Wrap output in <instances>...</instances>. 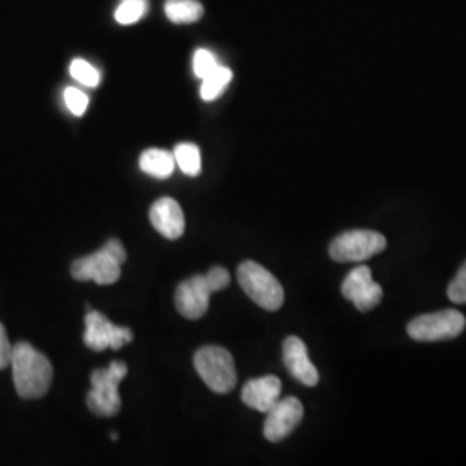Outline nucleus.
<instances>
[{
  "instance_id": "f257e3e1",
  "label": "nucleus",
  "mask_w": 466,
  "mask_h": 466,
  "mask_svg": "<svg viewBox=\"0 0 466 466\" xmlns=\"http://www.w3.org/2000/svg\"><path fill=\"white\" fill-rule=\"evenodd\" d=\"M13 380L17 396L23 400H38L47 394L54 377L49 360L28 342L13 346Z\"/></svg>"
},
{
  "instance_id": "f03ea898",
  "label": "nucleus",
  "mask_w": 466,
  "mask_h": 466,
  "mask_svg": "<svg viewBox=\"0 0 466 466\" xmlns=\"http://www.w3.org/2000/svg\"><path fill=\"white\" fill-rule=\"evenodd\" d=\"M230 283V273L221 267H213L206 275L190 277L177 287L175 306L187 319H199L208 313L209 298Z\"/></svg>"
},
{
  "instance_id": "7ed1b4c3",
  "label": "nucleus",
  "mask_w": 466,
  "mask_h": 466,
  "mask_svg": "<svg viewBox=\"0 0 466 466\" xmlns=\"http://www.w3.org/2000/svg\"><path fill=\"white\" fill-rule=\"evenodd\" d=\"M128 368L123 361H111L109 367L96 370L90 375L92 390L86 396L88 410L97 417H115L121 410L119 383L127 377Z\"/></svg>"
},
{
  "instance_id": "20e7f679",
  "label": "nucleus",
  "mask_w": 466,
  "mask_h": 466,
  "mask_svg": "<svg viewBox=\"0 0 466 466\" xmlns=\"http://www.w3.org/2000/svg\"><path fill=\"white\" fill-rule=\"evenodd\" d=\"M194 367L204 383L217 394H228L237 385L233 356L219 346L200 348L194 356Z\"/></svg>"
},
{
  "instance_id": "39448f33",
  "label": "nucleus",
  "mask_w": 466,
  "mask_h": 466,
  "mask_svg": "<svg viewBox=\"0 0 466 466\" xmlns=\"http://www.w3.org/2000/svg\"><path fill=\"white\" fill-rule=\"evenodd\" d=\"M237 280L259 308L267 311H279L282 308L285 300L283 287L267 268L254 261H244L237 269Z\"/></svg>"
},
{
  "instance_id": "423d86ee",
  "label": "nucleus",
  "mask_w": 466,
  "mask_h": 466,
  "mask_svg": "<svg viewBox=\"0 0 466 466\" xmlns=\"http://www.w3.org/2000/svg\"><path fill=\"white\" fill-rule=\"evenodd\" d=\"M466 319L458 309H444L413 318L408 323V335L418 342L451 340L465 330Z\"/></svg>"
},
{
  "instance_id": "0eeeda50",
  "label": "nucleus",
  "mask_w": 466,
  "mask_h": 466,
  "mask_svg": "<svg viewBox=\"0 0 466 466\" xmlns=\"http://www.w3.org/2000/svg\"><path fill=\"white\" fill-rule=\"evenodd\" d=\"M387 248V238L373 230H350L340 233L330 244V258L337 263L367 261Z\"/></svg>"
},
{
  "instance_id": "6e6552de",
  "label": "nucleus",
  "mask_w": 466,
  "mask_h": 466,
  "mask_svg": "<svg viewBox=\"0 0 466 466\" xmlns=\"http://www.w3.org/2000/svg\"><path fill=\"white\" fill-rule=\"evenodd\" d=\"M134 340V332L127 327H117L107 317L96 309H88L85 317L84 342L88 350H121Z\"/></svg>"
},
{
  "instance_id": "1a4fd4ad",
  "label": "nucleus",
  "mask_w": 466,
  "mask_h": 466,
  "mask_svg": "<svg viewBox=\"0 0 466 466\" xmlns=\"http://www.w3.org/2000/svg\"><path fill=\"white\" fill-rule=\"evenodd\" d=\"M71 277L78 282H96L99 285H113L121 277V263L116 256L107 249L96 250L90 256L76 259L71 265Z\"/></svg>"
},
{
  "instance_id": "9d476101",
  "label": "nucleus",
  "mask_w": 466,
  "mask_h": 466,
  "mask_svg": "<svg viewBox=\"0 0 466 466\" xmlns=\"http://www.w3.org/2000/svg\"><path fill=\"white\" fill-rule=\"evenodd\" d=\"M342 296L365 313L380 304L383 290L379 283L373 282L370 268L358 267L350 271L342 283Z\"/></svg>"
},
{
  "instance_id": "9b49d317",
  "label": "nucleus",
  "mask_w": 466,
  "mask_h": 466,
  "mask_svg": "<svg viewBox=\"0 0 466 466\" xmlns=\"http://www.w3.org/2000/svg\"><path fill=\"white\" fill-rule=\"evenodd\" d=\"M267 415L265 437L269 442H282L302 421L304 408L298 398H285L277 400Z\"/></svg>"
},
{
  "instance_id": "f8f14e48",
  "label": "nucleus",
  "mask_w": 466,
  "mask_h": 466,
  "mask_svg": "<svg viewBox=\"0 0 466 466\" xmlns=\"http://www.w3.org/2000/svg\"><path fill=\"white\" fill-rule=\"evenodd\" d=\"M283 365L296 380L306 387H315L319 380L317 367L311 363L308 348L299 337L292 335L283 340Z\"/></svg>"
},
{
  "instance_id": "ddd939ff",
  "label": "nucleus",
  "mask_w": 466,
  "mask_h": 466,
  "mask_svg": "<svg viewBox=\"0 0 466 466\" xmlns=\"http://www.w3.org/2000/svg\"><path fill=\"white\" fill-rule=\"evenodd\" d=\"M150 223L165 238L177 240L185 232V217L180 204L171 198H161L150 206Z\"/></svg>"
},
{
  "instance_id": "4468645a",
  "label": "nucleus",
  "mask_w": 466,
  "mask_h": 466,
  "mask_svg": "<svg viewBox=\"0 0 466 466\" xmlns=\"http://www.w3.org/2000/svg\"><path fill=\"white\" fill-rule=\"evenodd\" d=\"M282 382L275 375H267L261 379H254L244 385L242 400L256 411L268 413V410L280 400Z\"/></svg>"
},
{
  "instance_id": "2eb2a0df",
  "label": "nucleus",
  "mask_w": 466,
  "mask_h": 466,
  "mask_svg": "<svg viewBox=\"0 0 466 466\" xmlns=\"http://www.w3.org/2000/svg\"><path fill=\"white\" fill-rule=\"evenodd\" d=\"M175 157L171 152L163 149H147L140 156V169L154 178L165 180L173 175Z\"/></svg>"
},
{
  "instance_id": "dca6fc26",
  "label": "nucleus",
  "mask_w": 466,
  "mask_h": 466,
  "mask_svg": "<svg viewBox=\"0 0 466 466\" xmlns=\"http://www.w3.org/2000/svg\"><path fill=\"white\" fill-rule=\"evenodd\" d=\"M165 13L177 25H190L199 21L204 9L198 0H167Z\"/></svg>"
},
{
  "instance_id": "f3484780",
  "label": "nucleus",
  "mask_w": 466,
  "mask_h": 466,
  "mask_svg": "<svg viewBox=\"0 0 466 466\" xmlns=\"http://www.w3.org/2000/svg\"><path fill=\"white\" fill-rule=\"evenodd\" d=\"M232 69L230 67L218 66L213 73L202 78L200 85V97L206 102L218 99L228 84L232 82Z\"/></svg>"
},
{
  "instance_id": "a211bd4d",
  "label": "nucleus",
  "mask_w": 466,
  "mask_h": 466,
  "mask_svg": "<svg viewBox=\"0 0 466 466\" xmlns=\"http://www.w3.org/2000/svg\"><path fill=\"white\" fill-rule=\"evenodd\" d=\"M175 163L180 167L187 177H198L202 167V157H200V149L196 144H178L173 150Z\"/></svg>"
},
{
  "instance_id": "6ab92c4d",
  "label": "nucleus",
  "mask_w": 466,
  "mask_h": 466,
  "mask_svg": "<svg viewBox=\"0 0 466 466\" xmlns=\"http://www.w3.org/2000/svg\"><path fill=\"white\" fill-rule=\"evenodd\" d=\"M147 7H149L147 0H121L115 17L119 25H125V26L134 25L147 13Z\"/></svg>"
},
{
  "instance_id": "aec40b11",
  "label": "nucleus",
  "mask_w": 466,
  "mask_h": 466,
  "mask_svg": "<svg viewBox=\"0 0 466 466\" xmlns=\"http://www.w3.org/2000/svg\"><path fill=\"white\" fill-rule=\"evenodd\" d=\"M69 73L78 84L85 85V86L94 88L100 84L99 71L84 59H73V63L69 65Z\"/></svg>"
},
{
  "instance_id": "412c9836",
  "label": "nucleus",
  "mask_w": 466,
  "mask_h": 466,
  "mask_svg": "<svg viewBox=\"0 0 466 466\" xmlns=\"http://www.w3.org/2000/svg\"><path fill=\"white\" fill-rule=\"evenodd\" d=\"M192 66H194L196 76H198L199 80H202V78H206L209 73H213L219 65H218L217 56H215L211 50L199 49L196 50V54H194V63H192Z\"/></svg>"
},
{
  "instance_id": "4be33fe9",
  "label": "nucleus",
  "mask_w": 466,
  "mask_h": 466,
  "mask_svg": "<svg viewBox=\"0 0 466 466\" xmlns=\"http://www.w3.org/2000/svg\"><path fill=\"white\" fill-rule=\"evenodd\" d=\"M65 102H66L67 109L75 115V116H84L86 107H88V97L86 94L82 92L76 86H67L65 90Z\"/></svg>"
},
{
  "instance_id": "5701e85b",
  "label": "nucleus",
  "mask_w": 466,
  "mask_h": 466,
  "mask_svg": "<svg viewBox=\"0 0 466 466\" xmlns=\"http://www.w3.org/2000/svg\"><path fill=\"white\" fill-rule=\"evenodd\" d=\"M448 298L454 304H466V263H463V267L460 268V271L450 283Z\"/></svg>"
},
{
  "instance_id": "b1692460",
  "label": "nucleus",
  "mask_w": 466,
  "mask_h": 466,
  "mask_svg": "<svg viewBox=\"0 0 466 466\" xmlns=\"http://www.w3.org/2000/svg\"><path fill=\"white\" fill-rule=\"evenodd\" d=\"M11 358H13V346L9 342L4 325L0 323V370L11 367Z\"/></svg>"
}]
</instances>
